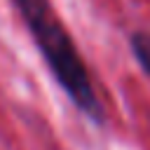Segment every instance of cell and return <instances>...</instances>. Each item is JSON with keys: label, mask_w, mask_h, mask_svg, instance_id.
<instances>
[{"label": "cell", "mask_w": 150, "mask_h": 150, "mask_svg": "<svg viewBox=\"0 0 150 150\" xmlns=\"http://www.w3.org/2000/svg\"><path fill=\"white\" fill-rule=\"evenodd\" d=\"M12 5L23 19L26 30L30 33L38 52L42 54L49 73L66 91V96L75 103L82 115L91 117L94 122H101L103 108L94 89L89 68L80 56L70 33L54 12L52 0H12Z\"/></svg>", "instance_id": "cell-1"}, {"label": "cell", "mask_w": 150, "mask_h": 150, "mask_svg": "<svg viewBox=\"0 0 150 150\" xmlns=\"http://www.w3.org/2000/svg\"><path fill=\"white\" fill-rule=\"evenodd\" d=\"M129 45H131V54H134V59L138 61V66H141V68L145 70V75L150 77V33H145V30H136V33L131 35Z\"/></svg>", "instance_id": "cell-2"}]
</instances>
